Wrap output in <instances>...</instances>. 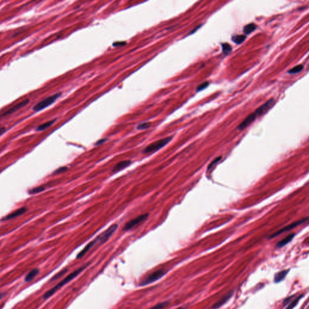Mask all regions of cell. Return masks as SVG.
<instances>
[{
  "mask_svg": "<svg viewBox=\"0 0 309 309\" xmlns=\"http://www.w3.org/2000/svg\"><path fill=\"white\" fill-rule=\"evenodd\" d=\"M274 103H275L274 99L270 98L268 101H266L265 103H264L263 105L260 106L258 109H257L254 112L256 113L257 117L263 115V114L266 113L272 107V106L274 104Z\"/></svg>",
  "mask_w": 309,
  "mask_h": 309,
  "instance_id": "9",
  "label": "cell"
},
{
  "mask_svg": "<svg viewBox=\"0 0 309 309\" xmlns=\"http://www.w3.org/2000/svg\"><path fill=\"white\" fill-rule=\"evenodd\" d=\"M176 309H183V308L182 307H179V308H178Z\"/></svg>",
  "mask_w": 309,
  "mask_h": 309,
  "instance_id": "33",
  "label": "cell"
},
{
  "mask_svg": "<svg viewBox=\"0 0 309 309\" xmlns=\"http://www.w3.org/2000/svg\"><path fill=\"white\" fill-rule=\"evenodd\" d=\"M5 131H6L5 128H0V135L3 133L5 132Z\"/></svg>",
  "mask_w": 309,
  "mask_h": 309,
  "instance_id": "32",
  "label": "cell"
},
{
  "mask_svg": "<svg viewBox=\"0 0 309 309\" xmlns=\"http://www.w3.org/2000/svg\"><path fill=\"white\" fill-rule=\"evenodd\" d=\"M62 95V93H57V94H55L53 96H51L46 98H45L42 100H41V101H39V103H38L33 107V109L34 111L35 112H38V111H40L41 110L43 109H45L47 107H48L49 106L51 105V104H53V103L58 99Z\"/></svg>",
  "mask_w": 309,
  "mask_h": 309,
  "instance_id": "4",
  "label": "cell"
},
{
  "mask_svg": "<svg viewBox=\"0 0 309 309\" xmlns=\"http://www.w3.org/2000/svg\"><path fill=\"white\" fill-rule=\"evenodd\" d=\"M256 28L257 26L254 23H249L243 27V31L245 34V35H249L250 33L256 30Z\"/></svg>",
  "mask_w": 309,
  "mask_h": 309,
  "instance_id": "16",
  "label": "cell"
},
{
  "mask_svg": "<svg viewBox=\"0 0 309 309\" xmlns=\"http://www.w3.org/2000/svg\"><path fill=\"white\" fill-rule=\"evenodd\" d=\"M151 123L150 122L143 123H141L139 125H138V126H137L136 129H138V130L146 129L149 128L150 126H151Z\"/></svg>",
  "mask_w": 309,
  "mask_h": 309,
  "instance_id": "25",
  "label": "cell"
},
{
  "mask_svg": "<svg viewBox=\"0 0 309 309\" xmlns=\"http://www.w3.org/2000/svg\"><path fill=\"white\" fill-rule=\"evenodd\" d=\"M289 270H290L289 269L283 270L282 271H280V272L277 273L275 275L274 282L276 283H280V281H283L284 279V278L286 277V275H287L288 273H289Z\"/></svg>",
  "mask_w": 309,
  "mask_h": 309,
  "instance_id": "14",
  "label": "cell"
},
{
  "mask_svg": "<svg viewBox=\"0 0 309 309\" xmlns=\"http://www.w3.org/2000/svg\"><path fill=\"white\" fill-rule=\"evenodd\" d=\"M88 264L86 265H84L83 266L80 268L78 269H77V270H74V272H73L72 273H71L70 274L68 275V276H66L63 280H62L60 283H59L58 284H57L56 285H55L54 287H53L52 289H51L50 290H48L46 293H45L43 297L45 299H47L48 298L50 297L51 296H52L56 292L58 291L60 288H61L62 287H63V286L64 285H65L66 284L68 283L69 282H70L72 280H73L74 278H75L76 277H77L78 275L81 273L83 270H85V269L88 266Z\"/></svg>",
  "mask_w": 309,
  "mask_h": 309,
  "instance_id": "1",
  "label": "cell"
},
{
  "mask_svg": "<svg viewBox=\"0 0 309 309\" xmlns=\"http://www.w3.org/2000/svg\"><path fill=\"white\" fill-rule=\"evenodd\" d=\"M307 219H308V218H307V217H306V218L300 220V221H296V222H293V223H290V225H288V226H285V227L281 228L280 230H279V231H278L277 232L275 233H273V234H272V235L270 236V238H273V237H275L278 236V235H280V234H282V233H283L287 232V231H289V230H291L292 229H293V228H295V227H296V226H298L300 225L301 224H302V223H303L304 222H305V221H307Z\"/></svg>",
  "mask_w": 309,
  "mask_h": 309,
  "instance_id": "7",
  "label": "cell"
},
{
  "mask_svg": "<svg viewBox=\"0 0 309 309\" xmlns=\"http://www.w3.org/2000/svg\"><path fill=\"white\" fill-rule=\"evenodd\" d=\"M221 159H222V157H221V156H219V157L216 158L214 160V161H213L210 164V165H209L208 167V170H210V169L213 168V167H214L217 163H218L221 161Z\"/></svg>",
  "mask_w": 309,
  "mask_h": 309,
  "instance_id": "26",
  "label": "cell"
},
{
  "mask_svg": "<svg viewBox=\"0 0 309 309\" xmlns=\"http://www.w3.org/2000/svg\"><path fill=\"white\" fill-rule=\"evenodd\" d=\"M233 293H234V290H231L227 294H226L224 296H223L220 300H219L218 301H217L216 303H214V304L213 306V308L217 309V308H219L220 307H221L222 305H223L224 304H225L231 298V297L233 296Z\"/></svg>",
  "mask_w": 309,
  "mask_h": 309,
  "instance_id": "11",
  "label": "cell"
},
{
  "mask_svg": "<svg viewBox=\"0 0 309 309\" xmlns=\"http://www.w3.org/2000/svg\"><path fill=\"white\" fill-rule=\"evenodd\" d=\"M303 296H304V295H303V294H302V295H300V296H297L295 299H294L293 300H292V301L289 303V304L288 305V307L286 308V309H293V308L295 307L297 305L298 303L299 302V301L302 298H303Z\"/></svg>",
  "mask_w": 309,
  "mask_h": 309,
  "instance_id": "20",
  "label": "cell"
},
{
  "mask_svg": "<svg viewBox=\"0 0 309 309\" xmlns=\"http://www.w3.org/2000/svg\"><path fill=\"white\" fill-rule=\"evenodd\" d=\"M0 126H1V125H0Z\"/></svg>",
  "mask_w": 309,
  "mask_h": 309,
  "instance_id": "34",
  "label": "cell"
},
{
  "mask_svg": "<svg viewBox=\"0 0 309 309\" xmlns=\"http://www.w3.org/2000/svg\"><path fill=\"white\" fill-rule=\"evenodd\" d=\"M45 190V187L44 186H39V187H35V188H33L31 190H30L29 191V193L30 194H37L38 193H41L42 192V191H44Z\"/></svg>",
  "mask_w": 309,
  "mask_h": 309,
  "instance_id": "24",
  "label": "cell"
},
{
  "mask_svg": "<svg viewBox=\"0 0 309 309\" xmlns=\"http://www.w3.org/2000/svg\"><path fill=\"white\" fill-rule=\"evenodd\" d=\"M173 136L166 137V138L159 140L156 141L152 143V144L147 146L143 151V153H154L159 150L161 149L165 146H166L171 140H172Z\"/></svg>",
  "mask_w": 309,
  "mask_h": 309,
  "instance_id": "2",
  "label": "cell"
},
{
  "mask_svg": "<svg viewBox=\"0 0 309 309\" xmlns=\"http://www.w3.org/2000/svg\"><path fill=\"white\" fill-rule=\"evenodd\" d=\"M118 228V225L117 224H113L109 228H108L106 231L101 233L99 235H98L94 240H93V243L94 245L96 244H100L103 245L109 239V238L113 234Z\"/></svg>",
  "mask_w": 309,
  "mask_h": 309,
  "instance_id": "3",
  "label": "cell"
},
{
  "mask_svg": "<svg viewBox=\"0 0 309 309\" xmlns=\"http://www.w3.org/2000/svg\"><path fill=\"white\" fill-rule=\"evenodd\" d=\"M295 234H290L288 235L287 237H285L283 240H281V241L278 242L277 243V244L276 247L277 248H282V247L284 246L285 245L288 244L291 241V240L293 239V238L295 237Z\"/></svg>",
  "mask_w": 309,
  "mask_h": 309,
  "instance_id": "15",
  "label": "cell"
},
{
  "mask_svg": "<svg viewBox=\"0 0 309 309\" xmlns=\"http://www.w3.org/2000/svg\"><path fill=\"white\" fill-rule=\"evenodd\" d=\"M222 47L223 53L225 54H229L232 51V47L228 43L222 44Z\"/></svg>",
  "mask_w": 309,
  "mask_h": 309,
  "instance_id": "22",
  "label": "cell"
},
{
  "mask_svg": "<svg viewBox=\"0 0 309 309\" xmlns=\"http://www.w3.org/2000/svg\"><path fill=\"white\" fill-rule=\"evenodd\" d=\"M67 169V168L66 167H61L59 168H58L57 170H56L54 172H53V174H58V173H60L61 172H63V171H65Z\"/></svg>",
  "mask_w": 309,
  "mask_h": 309,
  "instance_id": "29",
  "label": "cell"
},
{
  "mask_svg": "<svg viewBox=\"0 0 309 309\" xmlns=\"http://www.w3.org/2000/svg\"><path fill=\"white\" fill-rule=\"evenodd\" d=\"M66 272H67V269H64V270H62L61 272H60L58 273V274H56V275H55V276H54V277L51 280V281H54V280H56L57 278H58L61 277V276L63 275H64V273H65Z\"/></svg>",
  "mask_w": 309,
  "mask_h": 309,
  "instance_id": "28",
  "label": "cell"
},
{
  "mask_svg": "<svg viewBox=\"0 0 309 309\" xmlns=\"http://www.w3.org/2000/svg\"><path fill=\"white\" fill-rule=\"evenodd\" d=\"M30 102V100L29 99L27 98V99H25L24 100L22 101L19 103H17L16 105H15L14 107H12V108H10V109H9L8 111H6L5 112H4L2 115H1V116H0V118H2V117H6V116H8L9 115H10V114H12L15 112H16L17 111L21 109V108H24V106H26L27 105L29 104V103Z\"/></svg>",
  "mask_w": 309,
  "mask_h": 309,
  "instance_id": "8",
  "label": "cell"
},
{
  "mask_svg": "<svg viewBox=\"0 0 309 309\" xmlns=\"http://www.w3.org/2000/svg\"><path fill=\"white\" fill-rule=\"evenodd\" d=\"M257 117V116L256 115V113L255 112L250 114V115H249L238 126L237 129L239 131L243 130L246 127H248L250 123H253Z\"/></svg>",
  "mask_w": 309,
  "mask_h": 309,
  "instance_id": "10",
  "label": "cell"
},
{
  "mask_svg": "<svg viewBox=\"0 0 309 309\" xmlns=\"http://www.w3.org/2000/svg\"><path fill=\"white\" fill-rule=\"evenodd\" d=\"M304 68V66L303 65H296L295 66V67L292 68V69L289 70L288 71V73L289 74H296V73H298L300 72H301Z\"/></svg>",
  "mask_w": 309,
  "mask_h": 309,
  "instance_id": "21",
  "label": "cell"
},
{
  "mask_svg": "<svg viewBox=\"0 0 309 309\" xmlns=\"http://www.w3.org/2000/svg\"><path fill=\"white\" fill-rule=\"evenodd\" d=\"M208 85H209V82H205L201 83V85H199L197 87L196 92H199V91L205 89V88H207L208 86Z\"/></svg>",
  "mask_w": 309,
  "mask_h": 309,
  "instance_id": "27",
  "label": "cell"
},
{
  "mask_svg": "<svg viewBox=\"0 0 309 309\" xmlns=\"http://www.w3.org/2000/svg\"><path fill=\"white\" fill-rule=\"evenodd\" d=\"M106 140V139H101V140H99V141H98L97 142L96 145L100 144H101V143H104Z\"/></svg>",
  "mask_w": 309,
  "mask_h": 309,
  "instance_id": "31",
  "label": "cell"
},
{
  "mask_svg": "<svg viewBox=\"0 0 309 309\" xmlns=\"http://www.w3.org/2000/svg\"><path fill=\"white\" fill-rule=\"evenodd\" d=\"M169 304L168 301H164L157 304L156 305L153 306L152 307L150 308L149 309H164L166 307H167Z\"/></svg>",
  "mask_w": 309,
  "mask_h": 309,
  "instance_id": "23",
  "label": "cell"
},
{
  "mask_svg": "<svg viewBox=\"0 0 309 309\" xmlns=\"http://www.w3.org/2000/svg\"><path fill=\"white\" fill-rule=\"evenodd\" d=\"M26 211H27V208L26 207H22L21 208H19V209L16 210L15 211H14L12 213H10L9 214H8L7 216H6V217H4V218L2 219V221H8V220H10V219L16 218V217H17L22 215L23 213H24Z\"/></svg>",
  "mask_w": 309,
  "mask_h": 309,
  "instance_id": "12",
  "label": "cell"
},
{
  "mask_svg": "<svg viewBox=\"0 0 309 309\" xmlns=\"http://www.w3.org/2000/svg\"><path fill=\"white\" fill-rule=\"evenodd\" d=\"M125 44H126V42H117L113 43V46H114V47L122 46V45H125Z\"/></svg>",
  "mask_w": 309,
  "mask_h": 309,
  "instance_id": "30",
  "label": "cell"
},
{
  "mask_svg": "<svg viewBox=\"0 0 309 309\" xmlns=\"http://www.w3.org/2000/svg\"><path fill=\"white\" fill-rule=\"evenodd\" d=\"M39 270L37 268L34 269L32 270H31L26 276L25 279H24L25 281L29 282V281H31L34 278V277H35V276L39 273Z\"/></svg>",
  "mask_w": 309,
  "mask_h": 309,
  "instance_id": "17",
  "label": "cell"
},
{
  "mask_svg": "<svg viewBox=\"0 0 309 309\" xmlns=\"http://www.w3.org/2000/svg\"><path fill=\"white\" fill-rule=\"evenodd\" d=\"M246 38V36L245 35H234L231 38V40L236 44H240L243 43Z\"/></svg>",
  "mask_w": 309,
  "mask_h": 309,
  "instance_id": "18",
  "label": "cell"
},
{
  "mask_svg": "<svg viewBox=\"0 0 309 309\" xmlns=\"http://www.w3.org/2000/svg\"><path fill=\"white\" fill-rule=\"evenodd\" d=\"M56 120V119H54V120L49 121H47L46 123H45L44 124H42L39 125V126L37 128L36 131H44L45 129H47L48 128L51 126L55 122Z\"/></svg>",
  "mask_w": 309,
  "mask_h": 309,
  "instance_id": "19",
  "label": "cell"
},
{
  "mask_svg": "<svg viewBox=\"0 0 309 309\" xmlns=\"http://www.w3.org/2000/svg\"><path fill=\"white\" fill-rule=\"evenodd\" d=\"M148 213H145L138 217H136V218L131 220V221L126 223L124 228H123V231H129L131 230L133 227L135 226L136 225H138L141 223V222H144V221H146L148 218Z\"/></svg>",
  "mask_w": 309,
  "mask_h": 309,
  "instance_id": "6",
  "label": "cell"
},
{
  "mask_svg": "<svg viewBox=\"0 0 309 309\" xmlns=\"http://www.w3.org/2000/svg\"><path fill=\"white\" fill-rule=\"evenodd\" d=\"M166 271L163 269H159L153 272L152 273L150 274L146 279H144L141 283V285H146L151 283H154L155 281L159 280L162 278L166 274Z\"/></svg>",
  "mask_w": 309,
  "mask_h": 309,
  "instance_id": "5",
  "label": "cell"
},
{
  "mask_svg": "<svg viewBox=\"0 0 309 309\" xmlns=\"http://www.w3.org/2000/svg\"><path fill=\"white\" fill-rule=\"evenodd\" d=\"M131 164H132V162H131V161H130V160H125V161H121V162L117 163L115 166L113 167L112 171V172H114V173L118 172V171H120V170L128 167Z\"/></svg>",
  "mask_w": 309,
  "mask_h": 309,
  "instance_id": "13",
  "label": "cell"
}]
</instances>
